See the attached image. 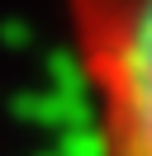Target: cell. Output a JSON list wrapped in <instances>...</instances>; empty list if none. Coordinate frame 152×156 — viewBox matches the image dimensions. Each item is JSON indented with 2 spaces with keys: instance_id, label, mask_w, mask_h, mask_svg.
Masks as SVG:
<instances>
[{
  "instance_id": "cell-1",
  "label": "cell",
  "mask_w": 152,
  "mask_h": 156,
  "mask_svg": "<svg viewBox=\"0 0 152 156\" xmlns=\"http://www.w3.org/2000/svg\"><path fill=\"white\" fill-rule=\"evenodd\" d=\"M66 43L95 156H152V0H66Z\"/></svg>"
}]
</instances>
